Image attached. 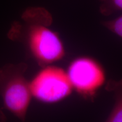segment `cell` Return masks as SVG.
Segmentation results:
<instances>
[{"label":"cell","mask_w":122,"mask_h":122,"mask_svg":"<svg viewBox=\"0 0 122 122\" xmlns=\"http://www.w3.org/2000/svg\"><path fill=\"white\" fill-rule=\"evenodd\" d=\"M52 17L42 7L27 9L20 20L11 24L7 37L22 44L41 67L50 65L65 56L63 44L56 32L49 28Z\"/></svg>","instance_id":"cell-1"},{"label":"cell","mask_w":122,"mask_h":122,"mask_svg":"<svg viewBox=\"0 0 122 122\" xmlns=\"http://www.w3.org/2000/svg\"><path fill=\"white\" fill-rule=\"evenodd\" d=\"M27 64L9 63L0 68V98L5 108L22 122L32 97L30 82L25 77Z\"/></svg>","instance_id":"cell-2"},{"label":"cell","mask_w":122,"mask_h":122,"mask_svg":"<svg viewBox=\"0 0 122 122\" xmlns=\"http://www.w3.org/2000/svg\"><path fill=\"white\" fill-rule=\"evenodd\" d=\"M41 68L30 81L32 97L42 102L52 103L71 94L72 86L63 68L50 65Z\"/></svg>","instance_id":"cell-3"},{"label":"cell","mask_w":122,"mask_h":122,"mask_svg":"<svg viewBox=\"0 0 122 122\" xmlns=\"http://www.w3.org/2000/svg\"><path fill=\"white\" fill-rule=\"evenodd\" d=\"M67 74L73 89L87 98L95 95L106 79L102 66L88 57H80L73 60Z\"/></svg>","instance_id":"cell-4"},{"label":"cell","mask_w":122,"mask_h":122,"mask_svg":"<svg viewBox=\"0 0 122 122\" xmlns=\"http://www.w3.org/2000/svg\"><path fill=\"white\" fill-rule=\"evenodd\" d=\"M105 87L113 93L115 99L113 108L105 122H122V79L108 81Z\"/></svg>","instance_id":"cell-5"},{"label":"cell","mask_w":122,"mask_h":122,"mask_svg":"<svg viewBox=\"0 0 122 122\" xmlns=\"http://www.w3.org/2000/svg\"><path fill=\"white\" fill-rule=\"evenodd\" d=\"M101 1L100 11L101 14L109 16L117 11H122V0H100Z\"/></svg>","instance_id":"cell-6"},{"label":"cell","mask_w":122,"mask_h":122,"mask_svg":"<svg viewBox=\"0 0 122 122\" xmlns=\"http://www.w3.org/2000/svg\"><path fill=\"white\" fill-rule=\"evenodd\" d=\"M102 24L111 32L115 33L122 39V15L110 20L103 21Z\"/></svg>","instance_id":"cell-7"},{"label":"cell","mask_w":122,"mask_h":122,"mask_svg":"<svg viewBox=\"0 0 122 122\" xmlns=\"http://www.w3.org/2000/svg\"><path fill=\"white\" fill-rule=\"evenodd\" d=\"M6 118L3 111L0 109V122H6Z\"/></svg>","instance_id":"cell-8"}]
</instances>
